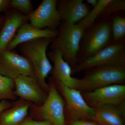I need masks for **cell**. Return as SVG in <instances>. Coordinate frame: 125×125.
Wrapping results in <instances>:
<instances>
[{
	"label": "cell",
	"instance_id": "obj_1",
	"mask_svg": "<svg viewBox=\"0 0 125 125\" xmlns=\"http://www.w3.org/2000/svg\"><path fill=\"white\" fill-rule=\"evenodd\" d=\"M53 39L40 38L23 43L18 46L23 56L33 66L36 79L42 89L48 94L49 85L46 79L51 72L52 66L47 54L48 47Z\"/></svg>",
	"mask_w": 125,
	"mask_h": 125
},
{
	"label": "cell",
	"instance_id": "obj_2",
	"mask_svg": "<svg viewBox=\"0 0 125 125\" xmlns=\"http://www.w3.org/2000/svg\"><path fill=\"white\" fill-rule=\"evenodd\" d=\"M57 36L51 43V50L59 52L72 68L78 63V54L84 31L78 24L61 22Z\"/></svg>",
	"mask_w": 125,
	"mask_h": 125
},
{
	"label": "cell",
	"instance_id": "obj_3",
	"mask_svg": "<svg viewBox=\"0 0 125 125\" xmlns=\"http://www.w3.org/2000/svg\"><path fill=\"white\" fill-rule=\"evenodd\" d=\"M79 79L76 89L80 92L93 91L114 84H123L125 81V65L101 66L85 71Z\"/></svg>",
	"mask_w": 125,
	"mask_h": 125
},
{
	"label": "cell",
	"instance_id": "obj_4",
	"mask_svg": "<svg viewBox=\"0 0 125 125\" xmlns=\"http://www.w3.org/2000/svg\"><path fill=\"white\" fill-rule=\"evenodd\" d=\"M49 90L46 100L42 105L32 104L29 116L36 121H46L52 125H67L65 115V102L59 93L56 83L51 77L49 79Z\"/></svg>",
	"mask_w": 125,
	"mask_h": 125
},
{
	"label": "cell",
	"instance_id": "obj_5",
	"mask_svg": "<svg viewBox=\"0 0 125 125\" xmlns=\"http://www.w3.org/2000/svg\"><path fill=\"white\" fill-rule=\"evenodd\" d=\"M112 39L110 17L100 19L84 32L78 54V63L103 49L111 42Z\"/></svg>",
	"mask_w": 125,
	"mask_h": 125
},
{
	"label": "cell",
	"instance_id": "obj_6",
	"mask_svg": "<svg viewBox=\"0 0 125 125\" xmlns=\"http://www.w3.org/2000/svg\"><path fill=\"white\" fill-rule=\"evenodd\" d=\"M54 81L58 92L64 100L66 121H93L95 114V109L87 104L81 92L66 87L57 81Z\"/></svg>",
	"mask_w": 125,
	"mask_h": 125
},
{
	"label": "cell",
	"instance_id": "obj_7",
	"mask_svg": "<svg viewBox=\"0 0 125 125\" xmlns=\"http://www.w3.org/2000/svg\"><path fill=\"white\" fill-rule=\"evenodd\" d=\"M125 65V41H112L94 55L79 62L72 69V74L101 66Z\"/></svg>",
	"mask_w": 125,
	"mask_h": 125
},
{
	"label": "cell",
	"instance_id": "obj_8",
	"mask_svg": "<svg viewBox=\"0 0 125 125\" xmlns=\"http://www.w3.org/2000/svg\"><path fill=\"white\" fill-rule=\"evenodd\" d=\"M82 94L87 104L93 108L102 105H114L125 112L124 84L108 85L90 92H83Z\"/></svg>",
	"mask_w": 125,
	"mask_h": 125
},
{
	"label": "cell",
	"instance_id": "obj_9",
	"mask_svg": "<svg viewBox=\"0 0 125 125\" xmlns=\"http://www.w3.org/2000/svg\"><path fill=\"white\" fill-rule=\"evenodd\" d=\"M0 74L13 80L20 75L36 79L34 69L30 61L22 55H19L14 49L0 51Z\"/></svg>",
	"mask_w": 125,
	"mask_h": 125
},
{
	"label": "cell",
	"instance_id": "obj_10",
	"mask_svg": "<svg viewBox=\"0 0 125 125\" xmlns=\"http://www.w3.org/2000/svg\"><path fill=\"white\" fill-rule=\"evenodd\" d=\"M57 0H43L29 15L30 23L39 29L57 30L60 25V16L57 8Z\"/></svg>",
	"mask_w": 125,
	"mask_h": 125
},
{
	"label": "cell",
	"instance_id": "obj_11",
	"mask_svg": "<svg viewBox=\"0 0 125 125\" xmlns=\"http://www.w3.org/2000/svg\"><path fill=\"white\" fill-rule=\"evenodd\" d=\"M14 94L20 100L29 101L34 105L41 106L46 100L48 94L42 89L35 78L20 75L14 79Z\"/></svg>",
	"mask_w": 125,
	"mask_h": 125
},
{
	"label": "cell",
	"instance_id": "obj_12",
	"mask_svg": "<svg viewBox=\"0 0 125 125\" xmlns=\"http://www.w3.org/2000/svg\"><path fill=\"white\" fill-rule=\"evenodd\" d=\"M4 16V22L0 30V51L6 49L20 26L29 21L28 15L13 9H8Z\"/></svg>",
	"mask_w": 125,
	"mask_h": 125
},
{
	"label": "cell",
	"instance_id": "obj_13",
	"mask_svg": "<svg viewBox=\"0 0 125 125\" xmlns=\"http://www.w3.org/2000/svg\"><path fill=\"white\" fill-rule=\"evenodd\" d=\"M56 6L61 22L71 24L80 22L90 11L83 0H57Z\"/></svg>",
	"mask_w": 125,
	"mask_h": 125
},
{
	"label": "cell",
	"instance_id": "obj_14",
	"mask_svg": "<svg viewBox=\"0 0 125 125\" xmlns=\"http://www.w3.org/2000/svg\"><path fill=\"white\" fill-rule=\"evenodd\" d=\"M47 56L54 64L51 72L52 79L66 87L76 89L79 79L72 76V68L64 60L61 53L57 51L51 50Z\"/></svg>",
	"mask_w": 125,
	"mask_h": 125
},
{
	"label": "cell",
	"instance_id": "obj_15",
	"mask_svg": "<svg viewBox=\"0 0 125 125\" xmlns=\"http://www.w3.org/2000/svg\"><path fill=\"white\" fill-rule=\"evenodd\" d=\"M58 30L49 28H36L28 22L23 24L19 28L15 36L6 48L7 50H14L19 45L29 41L40 38L54 39L58 35Z\"/></svg>",
	"mask_w": 125,
	"mask_h": 125
},
{
	"label": "cell",
	"instance_id": "obj_16",
	"mask_svg": "<svg viewBox=\"0 0 125 125\" xmlns=\"http://www.w3.org/2000/svg\"><path fill=\"white\" fill-rule=\"evenodd\" d=\"M32 103L18 100L12 102V106L2 112L0 115V125H20L29 114Z\"/></svg>",
	"mask_w": 125,
	"mask_h": 125
},
{
	"label": "cell",
	"instance_id": "obj_17",
	"mask_svg": "<svg viewBox=\"0 0 125 125\" xmlns=\"http://www.w3.org/2000/svg\"><path fill=\"white\" fill-rule=\"evenodd\" d=\"M95 114L93 121L99 125H125V112L118 107L104 105L94 108Z\"/></svg>",
	"mask_w": 125,
	"mask_h": 125
},
{
	"label": "cell",
	"instance_id": "obj_18",
	"mask_svg": "<svg viewBox=\"0 0 125 125\" xmlns=\"http://www.w3.org/2000/svg\"><path fill=\"white\" fill-rule=\"evenodd\" d=\"M111 0H98L96 6L90 10L85 18L77 23L83 29L84 32L92 27L96 22V19L99 18L104 7Z\"/></svg>",
	"mask_w": 125,
	"mask_h": 125
},
{
	"label": "cell",
	"instance_id": "obj_19",
	"mask_svg": "<svg viewBox=\"0 0 125 125\" xmlns=\"http://www.w3.org/2000/svg\"><path fill=\"white\" fill-rule=\"evenodd\" d=\"M112 41H125V16L114 14L110 16Z\"/></svg>",
	"mask_w": 125,
	"mask_h": 125
},
{
	"label": "cell",
	"instance_id": "obj_20",
	"mask_svg": "<svg viewBox=\"0 0 125 125\" xmlns=\"http://www.w3.org/2000/svg\"><path fill=\"white\" fill-rule=\"evenodd\" d=\"M15 83L14 80L0 74V102L7 99L16 100L14 94Z\"/></svg>",
	"mask_w": 125,
	"mask_h": 125
},
{
	"label": "cell",
	"instance_id": "obj_21",
	"mask_svg": "<svg viewBox=\"0 0 125 125\" xmlns=\"http://www.w3.org/2000/svg\"><path fill=\"white\" fill-rule=\"evenodd\" d=\"M125 10V0H111L104 7L99 18H109L114 14Z\"/></svg>",
	"mask_w": 125,
	"mask_h": 125
},
{
	"label": "cell",
	"instance_id": "obj_22",
	"mask_svg": "<svg viewBox=\"0 0 125 125\" xmlns=\"http://www.w3.org/2000/svg\"><path fill=\"white\" fill-rule=\"evenodd\" d=\"M9 8L15 9L28 16L33 10L32 1L30 0H10Z\"/></svg>",
	"mask_w": 125,
	"mask_h": 125
},
{
	"label": "cell",
	"instance_id": "obj_23",
	"mask_svg": "<svg viewBox=\"0 0 125 125\" xmlns=\"http://www.w3.org/2000/svg\"><path fill=\"white\" fill-rule=\"evenodd\" d=\"M20 125H52L47 121H36L33 120L28 115L23 121Z\"/></svg>",
	"mask_w": 125,
	"mask_h": 125
},
{
	"label": "cell",
	"instance_id": "obj_24",
	"mask_svg": "<svg viewBox=\"0 0 125 125\" xmlns=\"http://www.w3.org/2000/svg\"><path fill=\"white\" fill-rule=\"evenodd\" d=\"M67 125H99L92 121L74 120L66 121Z\"/></svg>",
	"mask_w": 125,
	"mask_h": 125
},
{
	"label": "cell",
	"instance_id": "obj_25",
	"mask_svg": "<svg viewBox=\"0 0 125 125\" xmlns=\"http://www.w3.org/2000/svg\"><path fill=\"white\" fill-rule=\"evenodd\" d=\"M12 103L9 101H2L0 102V115L2 112L6 109H9L12 106Z\"/></svg>",
	"mask_w": 125,
	"mask_h": 125
},
{
	"label": "cell",
	"instance_id": "obj_26",
	"mask_svg": "<svg viewBox=\"0 0 125 125\" xmlns=\"http://www.w3.org/2000/svg\"><path fill=\"white\" fill-rule=\"evenodd\" d=\"M10 0H0V13H5L9 9V6Z\"/></svg>",
	"mask_w": 125,
	"mask_h": 125
},
{
	"label": "cell",
	"instance_id": "obj_27",
	"mask_svg": "<svg viewBox=\"0 0 125 125\" xmlns=\"http://www.w3.org/2000/svg\"><path fill=\"white\" fill-rule=\"evenodd\" d=\"M98 0H87L86 2L88 4L90 5L93 7L96 6L97 4Z\"/></svg>",
	"mask_w": 125,
	"mask_h": 125
},
{
	"label": "cell",
	"instance_id": "obj_28",
	"mask_svg": "<svg viewBox=\"0 0 125 125\" xmlns=\"http://www.w3.org/2000/svg\"><path fill=\"white\" fill-rule=\"evenodd\" d=\"M5 20L4 16L0 15V30L2 28Z\"/></svg>",
	"mask_w": 125,
	"mask_h": 125
}]
</instances>
